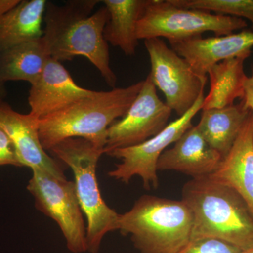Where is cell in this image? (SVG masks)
<instances>
[{
    "instance_id": "6da1fadb",
    "label": "cell",
    "mask_w": 253,
    "mask_h": 253,
    "mask_svg": "<svg viewBox=\"0 0 253 253\" xmlns=\"http://www.w3.org/2000/svg\"><path fill=\"white\" fill-rule=\"evenodd\" d=\"M99 0H70L62 6L47 1L42 38L50 57L60 62L84 56L99 71L108 85L116 87L117 76L110 64L109 43L104 38L109 18Z\"/></svg>"
},
{
    "instance_id": "7a4b0ae2",
    "label": "cell",
    "mask_w": 253,
    "mask_h": 253,
    "mask_svg": "<svg viewBox=\"0 0 253 253\" xmlns=\"http://www.w3.org/2000/svg\"><path fill=\"white\" fill-rule=\"evenodd\" d=\"M144 81L94 94L73 103L38 121L42 146L50 151L61 141L82 138L104 151L108 129L125 116L140 91Z\"/></svg>"
},
{
    "instance_id": "3957f363",
    "label": "cell",
    "mask_w": 253,
    "mask_h": 253,
    "mask_svg": "<svg viewBox=\"0 0 253 253\" xmlns=\"http://www.w3.org/2000/svg\"><path fill=\"white\" fill-rule=\"evenodd\" d=\"M181 200L192 213L191 240L215 238L243 251L253 247V214L234 190L204 176L184 184Z\"/></svg>"
},
{
    "instance_id": "277c9868",
    "label": "cell",
    "mask_w": 253,
    "mask_h": 253,
    "mask_svg": "<svg viewBox=\"0 0 253 253\" xmlns=\"http://www.w3.org/2000/svg\"><path fill=\"white\" fill-rule=\"evenodd\" d=\"M192 213L181 200L144 195L118 217L117 230L140 253H178L189 244Z\"/></svg>"
},
{
    "instance_id": "5b68a950",
    "label": "cell",
    "mask_w": 253,
    "mask_h": 253,
    "mask_svg": "<svg viewBox=\"0 0 253 253\" xmlns=\"http://www.w3.org/2000/svg\"><path fill=\"white\" fill-rule=\"evenodd\" d=\"M50 152L72 170L78 201L86 219L87 252L97 253L104 236L117 230L120 215L106 204L98 184L96 168L104 151L86 139L71 138Z\"/></svg>"
},
{
    "instance_id": "8992f818",
    "label": "cell",
    "mask_w": 253,
    "mask_h": 253,
    "mask_svg": "<svg viewBox=\"0 0 253 253\" xmlns=\"http://www.w3.org/2000/svg\"><path fill=\"white\" fill-rule=\"evenodd\" d=\"M242 18L177 6L172 0H148L136 27L138 39L164 38L184 41L213 32L225 36L247 27Z\"/></svg>"
},
{
    "instance_id": "52a82bcc",
    "label": "cell",
    "mask_w": 253,
    "mask_h": 253,
    "mask_svg": "<svg viewBox=\"0 0 253 253\" xmlns=\"http://www.w3.org/2000/svg\"><path fill=\"white\" fill-rule=\"evenodd\" d=\"M28 191L40 212L58 224L72 253L87 252L86 225L74 181L60 179L41 169H32Z\"/></svg>"
},
{
    "instance_id": "ba28073f",
    "label": "cell",
    "mask_w": 253,
    "mask_h": 253,
    "mask_svg": "<svg viewBox=\"0 0 253 253\" xmlns=\"http://www.w3.org/2000/svg\"><path fill=\"white\" fill-rule=\"evenodd\" d=\"M144 45L151 62V81L165 95L166 104L181 117L204 94L208 77L195 72L161 38L146 40Z\"/></svg>"
},
{
    "instance_id": "9c48e42d",
    "label": "cell",
    "mask_w": 253,
    "mask_h": 253,
    "mask_svg": "<svg viewBox=\"0 0 253 253\" xmlns=\"http://www.w3.org/2000/svg\"><path fill=\"white\" fill-rule=\"evenodd\" d=\"M204 94L185 114L169 123L163 130L147 141L136 146L113 150L108 156L118 158L121 162L108 175L127 184L133 176L141 178L145 189H157V163L161 154L169 145L174 144L188 129L193 126V118L202 110Z\"/></svg>"
},
{
    "instance_id": "30bf717a",
    "label": "cell",
    "mask_w": 253,
    "mask_h": 253,
    "mask_svg": "<svg viewBox=\"0 0 253 253\" xmlns=\"http://www.w3.org/2000/svg\"><path fill=\"white\" fill-rule=\"evenodd\" d=\"M172 111L160 99L157 88L148 76L125 116L109 126L104 154L140 144L156 136L169 124Z\"/></svg>"
},
{
    "instance_id": "8fae6325",
    "label": "cell",
    "mask_w": 253,
    "mask_h": 253,
    "mask_svg": "<svg viewBox=\"0 0 253 253\" xmlns=\"http://www.w3.org/2000/svg\"><path fill=\"white\" fill-rule=\"evenodd\" d=\"M96 91L78 85L61 62L50 57L41 76L31 84L28 114L38 121Z\"/></svg>"
},
{
    "instance_id": "7c38bea8",
    "label": "cell",
    "mask_w": 253,
    "mask_h": 253,
    "mask_svg": "<svg viewBox=\"0 0 253 253\" xmlns=\"http://www.w3.org/2000/svg\"><path fill=\"white\" fill-rule=\"evenodd\" d=\"M0 127L11 138L23 167L41 169L60 179H67L58 160L42 146L38 121L29 114L16 112L5 101H0Z\"/></svg>"
},
{
    "instance_id": "4fadbf2b",
    "label": "cell",
    "mask_w": 253,
    "mask_h": 253,
    "mask_svg": "<svg viewBox=\"0 0 253 253\" xmlns=\"http://www.w3.org/2000/svg\"><path fill=\"white\" fill-rule=\"evenodd\" d=\"M170 47L189 63L195 72L207 77L210 68L224 60L251 53L253 31L246 30L225 36L195 37L169 42Z\"/></svg>"
},
{
    "instance_id": "5bb4252c",
    "label": "cell",
    "mask_w": 253,
    "mask_h": 253,
    "mask_svg": "<svg viewBox=\"0 0 253 253\" xmlns=\"http://www.w3.org/2000/svg\"><path fill=\"white\" fill-rule=\"evenodd\" d=\"M244 200L253 214V112L251 111L230 151L209 176Z\"/></svg>"
},
{
    "instance_id": "9a60e30c",
    "label": "cell",
    "mask_w": 253,
    "mask_h": 253,
    "mask_svg": "<svg viewBox=\"0 0 253 253\" xmlns=\"http://www.w3.org/2000/svg\"><path fill=\"white\" fill-rule=\"evenodd\" d=\"M222 159L193 126L160 156L159 170H174L192 176L193 179L211 175Z\"/></svg>"
},
{
    "instance_id": "2e32d148",
    "label": "cell",
    "mask_w": 253,
    "mask_h": 253,
    "mask_svg": "<svg viewBox=\"0 0 253 253\" xmlns=\"http://www.w3.org/2000/svg\"><path fill=\"white\" fill-rule=\"evenodd\" d=\"M46 2V0H21L0 18V52L42 38Z\"/></svg>"
},
{
    "instance_id": "e0dca14e",
    "label": "cell",
    "mask_w": 253,
    "mask_h": 253,
    "mask_svg": "<svg viewBox=\"0 0 253 253\" xmlns=\"http://www.w3.org/2000/svg\"><path fill=\"white\" fill-rule=\"evenodd\" d=\"M109 18L104 35L106 42L126 56H134L139 44L136 27L148 0H104Z\"/></svg>"
},
{
    "instance_id": "ac0fdd59",
    "label": "cell",
    "mask_w": 253,
    "mask_h": 253,
    "mask_svg": "<svg viewBox=\"0 0 253 253\" xmlns=\"http://www.w3.org/2000/svg\"><path fill=\"white\" fill-rule=\"evenodd\" d=\"M250 112L241 102L221 109L203 110L196 126L223 158L235 142Z\"/></svg>"
},
{
    "instance_id": "d6986e66",
    "label": "cell",
    "mask_w": 253,
    "mask_h": 253,
    "mask_svg": "<svg viewBox=\"0 0 253 253\" xmlns=\"http://www.w3.org/2000/svg\"><path fill=\"white\" fill-rule=\"evenodd\" d=\"M246 53L216 63L208 71L211 88L204 98L202 110L221 109L234 104L236 99L244 96L246 76L244 62L251 56Z\"/></svg>"
},
{
    "instance_id": "ffe728a7",
    "label": "cell",
    "mask_w": 253,
    "mask_h": 253,
    "mask_svg": "<svg viewBox=\"0 0 253 253\" xmlns=\"http://www.w3.org/2000/svg\"><path fill=\"white\" fill-rule=\"evenodd\" d=\"M50 58L42 39L27 42L0 52V78L33 84L41 76Z\"/></svg>"
},
{
    "instance_id": "44dd1931",
    "label": "cell",
    "mask_w": 253,
    "mask_h": 253,
    "mask_svg": "<svg viewBox=\"0 0 253 253\" xmlns=\"http://www.w3.org/2000/svg\"><path fill=\"white\" fill-rule=\"evenodd\" d=\"M174 4L187 9L248 20L253 31V0H172Z\"/></svg>"
},
{
    "instance_id": "7402d4cb",
    "label": "cell",
    "mask_w": 253,
    "mask_h": 253,
    "mask_svg": "<svg viewBox=\"0 0 253 253\" xmlns=\"http://www.w3.org/2000/svg\"><path fill=\"white\" fill-rule=\"evenodd\" d=\"M235 245L215 238L192 239L178 253H242Z\"/></svg>"
},
{
    "instance_id": "603a6c76",
    "label": "cell",
    "mask_w": 253,
    "mask_h": 253,
    "mask_svg": "<svg viewBox=\"0 0 253 253\" xmlns=\"http://www.w3.org/2000/svg\"><path fill=\"white\" fill-rule=\"evenodd\" d=\"M23 167L11 138L0 127V166Z\"/></svg>"
},
{
    "instance_id": "cb8c5ba5",
    "label": "cell",
    "mask_w": 253,
    "mask_h": 253,
    "mask_svg": "<svg viewBox=\"0 0 253 253\" xmlns=\"http://www.w3.org/2000/svg\"><path fill=\"white\" fill-rule=\"evenodd\" d=\"M241 103L245 109L253 112V67L251 76H247L245 80L244 96Z\"/></svg>"
},
{
    "instance_id": "d4e9b609",
    "label": "cell",
    "mask_w": 253,
    "mask_h": 253,
    "mask_svg": "<svg viewBox=\"0 0 253 253\" xmlns=\"http://www.w3.org/2000/svg\"><path fill=\"white\" fill-rule=\"evenodd\" d=\"M21 0H0V18L14 9Z\"/></svg>"
},
{
    "instance_id": "484cf974",
    "label": "cell",
    "mask_w": 253,
    "mask_h": 253,
    "mask_svg": "<svg viewBox=\"0 0 253 253\" xmlns=\"http://www.w3.org/2000/svg\"><path fill=\"white\" fill-rule=\"evenodd\" d=\"M7 94L6 83L1 81L0 78V101H4L5 98L7 96Z\"/></svg>"
},
{
    "instance_id": "4316f807",
    "label": "cell",
    "mask_w": 253,
    "mask_h": 253,
    "mask_svg": "<svg viewBox=\"0 0 253 253\" xmlns=\"http://www.w3.org/2000/svg\"><path fill=\"white\" fill-rule=\"evenodd\" d=\"M242 253H253V247L251 249L246 250V251H243Z\"/></svg>"
}]
</instances>
